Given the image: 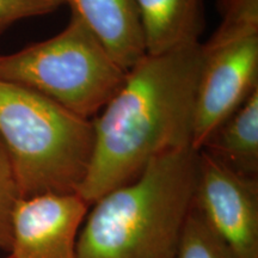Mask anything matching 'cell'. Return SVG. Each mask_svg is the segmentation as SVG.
Listing matches in <instances>:
<instances>
[{
	"label": "cell",
	"instance_id": "1",
	"mask_svg": "<svg viewBox=\"0 0 258 258\" xmlns=\"http://www.w3.org/2000/svg\"><path fill=\"white\" fill-rule=\"evenodd\" d=\"M202 43L148 55L92 118L93 148L78 195L90 206L143 173L154 158L191 147Z\"/></svg>",
	"mask_w": 258,
	"mask_h": 258
},
{
	"label": "cell",
	"instance_id": "2",
	"mask_svg": "<svg viewBox=\"0 0 258 258\" xmlns=\"http://www.w3.org/2000/svg\"><path fill=\"white\" fill-rule=\"evenodd\" d=\"M199 151L154 158L138 178L91 205L78 258H173L192 207Z\"/></svg>",
	"mask_w": 258,
	"mask_h": 258
},
{
	"label": "cell",
	"instance_id": "3",
	"mask_svg": "<svg viewBox=\"0 0 258 258\" xmlns=\"http://www.w3.org/2000/svg\"><path fill=\"white\" fill-rule=\"evenodd\" d=\"M0 140L21 199L77 194L91 160L93 124L34 90L0 79Z\"/></svg>",
	"mask_w": 258,
	"mask_h": 258
},
{
	"label": "cell",
	"instance_id": "4",
	"mask_svg": "<svg viewBox=\"0 0 258 258\" xmlns=\"http://www.w3.org/2000/svg\"><path fill=\"white\" fill-rule=\"evenodd\" d=\"M127 71L71 12L62 31L11 54H0V79L41 93L92 120L118 91Z\"/></svg>",
	"mask_w": 258,
	"mask_h": 258
},
{
	"label": "cell",
	"instance_id": "5",
	"mask_svg": "<svg viewBox=\"0 0 258 258\" xmlns=\"http://www.w3.org/2000/svg\"><path fill=\"white\" fill-rule=\"evenodd\" d=\"M194 208L235 258H258V178L199 151Z\"/></svg>",
	"mask_w": 258,
	"mask_h": 258
},
{
	"label": "cell",
	"instance_id": "6",
	"mask_svg": "<svg viewBox=\"0 0 258 258\" xmlns=\"http://www.w3.org/2000/svg\"><path fill=\"white\" fill-rule=\"evenodd\" d=\"M202 50L194 111L195 151L258 89V35Z\"/></svg>",
	"mask_w": 258,
	"mask_h": 258
},
{
	"label": "cell",
	"instance_id": "7",
	"mask_svg": "<svg viewBox=\"0 0 258 258\" xmlns=\"http://www.w3.org/2000/svg\"><path fill=\"white\" fill-rule=\"evenodd\" d=\"M91 206L78 194L19 199L12 215L10 258H78L77 241Z\"/></svg>",
	"mask_w": 258,
	"mask_h": 258
},
{
	"label": "cell",
	"instance_id": "8",
	"mask_svg": "<svg viewBox=\"0 0 258 258\" xmlns=\"http://www.w3.org/2000/svg\"><path fill=\"white\" fill-rule=\"evenodd\" d=\"M82 19L122 69L146 55L137 0H61Z\"/></svg>",
	"mask_w": 258,
	"mask_h": 258
},
{
	"label": "cell",
	"instance_id": "9",
	"mask_svg": "<svg viewBox=\"0 0 258 258\" xmlns=\"http://www.w3.org/2000/svg\"><path fill=\"white\" fill-rule=\"evenodd\" d=\"M148 55L200 42L203 0H137Z\"/></svg>",
	"mask_w": 258,
	"mask_h": 258
},
{
	"label": "cell",
	"instance_id": "10",
	"mask_svg": "<svg viewBox=\"0 0 258 258\" xmlns=\"http://www.w3.org/2000/svg\"><path fill=\"white\" fill-rule=\"evenodd\" d=\"M200 151L241 176L258 178V89L219 125Z\"/></svg>",
	"mask_w": 258,
	"mask_h": 258
},
{
	"label": "cell",
	"instance_id": "11",
	"mask_svg": "<svg viewBox=\"0 0 258 258\" xmlns=\"http://www.w3.org/2000/svg\"><path fill=\"white\" fill-rule=\"evenodd\" d=\"M218 11L221 22L205 49L258 35V0H218Z\"/></svg>",
	"mask_w": 258,
	"mask_h": 258
},
{
	"label": "cell",
	"instance_id": "12",
	"mask_svg": "<svg viewBox=\"0 0 258 258\" xmlns=\"http://www.w3.org/2000/svg\"><path fill=\"white\" fill-rule=\"evenodd\" d=\"M173 258H235V256L209 230L192 205Z\"/></svg>",
	"mask_w": 258,
	"mask_h": 258
},
{
	"label": "cell",
	"instance_id": "13",
	"mask_svg": "<svg viewBox=\"0 0 258 258\" xmlns=\"http://www.w3.org/2000/svg\"><path fill=\"white\" fill-rule=\"evenodd\" d=\"M21 199L14 167L8 151L0 140V250L10 251L12 215Z\"/></svg>",
	"mask_w": 258,
	"mask_h": 258
},
{
	"label": "cell",
	"instance_id": "14",
	"mask_svg": "<svg viewBox=\"0 0 258 258\" xmlns=\"http://www.w3.org/2000/svg\"><path fill=\"white\" fill-rule=\"evenodd\" d=\"M61 0H0V34L16 22L56 11Z\"/></svg>",
	"mask_w": 258,
	"mask_h": 258
},
{
	"label": "cell",
	"instance_id": "15",
	"mask_svg": "<svg viewBox=\"0 0 258 258\" xmlns=\"http://www.w3.org/2000/svg\"><path fill=\"white\" fill-rule=\"evenodd\" d=\"M6 258H10V257H9V256H8V257H6Z\"/></svg>",
	"mask_w": 258,
	"mask_h": 258
}]
</instances>
